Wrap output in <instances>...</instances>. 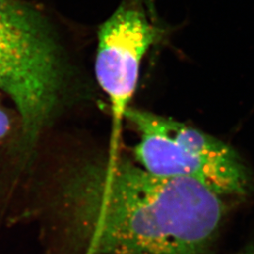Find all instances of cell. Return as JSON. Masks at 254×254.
<instances>
[{
    "label": "cell",
    "instance_id": "1",
    "mask_svg": "<svg viewBox=\"0 0 254 254\" xmlns=\"http://www.w3.org/2000/svg\"><path fill=\"white\" fill-rule=\"evenodd\" d=\"M227 199L119 155L67 169L44 196L47 220L73 254H211Z\"/></svg>",
    "mask_w": 254,
    "mask_h": 254
},
{
    "label": "cell",
    "instance_id": "2",
    "mask_svg": "<svg viewBox=\"0 0 254 254\" xmlns=\"http://www.w3.org/2000/svg\"><path fill=\"white\" fill-rule=\"evenodd\" d=\"M63 65L46 22L23 0H0V90L14 104L21 142L33 146L54 115Z\"/></svg>",
    "mask_w": 254,
    "mask_h": 254
},
{
    "label": "cell",
    "instance_id": "3",
    "mask_svg": "<svg viewBox=\"0 0 254 254\" xmlns=\"http://www.w3.org/2000/svg\"><path fill=\"white\" fill-rule=\"evenodd\" d=\"M139 134L136 164L160 177L190 178L226 198H244L254 187L253 174L233 147L195 127L141 109L127 110Z\"/></svg>",
    "mask_w": 254,
    "mask_h": 254
},
{
    "label": "cell",
    "instance_id": "4",
    "mask_svg": "<svg viewBox=\"0 0 254 254\" xmlns=\"http://www.w3.org/2000/svg\"><path fill=\"white\" fill-rule=\"evenodd\" d=\"M157 37V27L140 4L130 0L124 2L99 28L94 68L111 108L109 155H118L123 122L136 90L141 63Z\"/></svg>",
    "mask_w": 254,
    "mask_h": 254
},
{
    "label": "cell",
    "instance_id": "5",
    "mask_svg": "<svg viewBox=\"0 0 254 254\" xmlns=\"http://www.w3.org/2000/svg\"><path fill=\"white\" fill-rule=\"evenodd\" d=\"M12 128V120L6 109L0 107V142L3 141Z\"/></svg>",
    "mask_w": 254,
    "mask_h": 254
},
{
    "label": "cell",
    "instance_id": "6",
    "mask_svg": "<svg viewBox=\"0 0 254 254\" xmlns=\"http://www.w3.org/2000/svg\"><path fill=\"white\" fill-rule=\"evenodd\" d=\"M236 254H254V247H250V248H247L244 251L238 253Z\"/></svg>",
    "mask_w": 254,
    "mask_h": 254
}]
</instances>
